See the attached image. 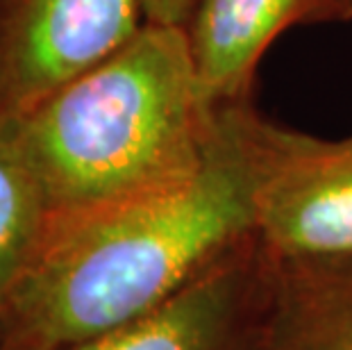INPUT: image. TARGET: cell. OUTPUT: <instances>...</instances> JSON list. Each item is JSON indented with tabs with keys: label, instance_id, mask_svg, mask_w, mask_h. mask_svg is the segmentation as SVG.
I'll use <instances>...</instances> for the list:
<instances>
[{
	"label": "cell",
	"instance_id": "7a4b0ae2",
	"mask_svg": "<svg viewBox=\"0 0 352 350\" xmlns=\"http://www.w3.org/2000/svg\"><path fill=\"white\" fill-rule=\"evenodd\" d=\"M216 116L182 25L146 21L116 53L14 123L50 212L64 214L196 173L214 146Z\"/></svg>",
	"mask_w": 352,
	"mask_h": 350
},
{
	"label": "cell",
	"instance_id": "30bf717a",
	"mask_svg": "<svg viewBox=\"0 0 352 350\" xmlns=\"http://www.w3.org/2000/svg\"><path fill=\"white\" fill-rule=\"evenodd\" d=\"M352 21V0H311L309 23Z\"/></svg>",
	"mask_w": 352,
	"mask_h": 350
},
{
	"label": "cell",
	"instance_id": "52a82bcc",
	"mask_svg": "<svg viewBox=\"0 0 352 350\" xmlns=\"http://www.w3.org/2000/svg\"><path fill=\"white\" fill-rule=\"evenodd\" d=\"M268 257L257 350H352V252Z\"/></svg>",
	"mask_w": 352,
	"mask_h": 350
},
{
	"label": "cell",
	"instance_id": "5b68a950",
	"mask_svg": "<svg viewBox=\"0 0 352 350\" xmlns=\"http://www.w3.org/2000/svg\"><path fill=\"white\" fill-rule=\"evenodd\" d=\"M268 264L252 234L151 314L52 350H257Z\"/></svg>",
	"mask_w": 352,
	"mask_h": 350
},
{
	"label": "cell",
	"instance_id": "9c48e42d",
	"mask_svg": "<svg viewBox=\"0 0 352 350\" xmlns=\"http://www.w3.org/2000/svg\"><path fill=\"white\" fill-rule=\"evenodd\" d=\"M191 3L193 0H144L146 21L182 25V21L191 10Z\"/></svg>",
	"mask_w": 352,
	"mask_h": 350
},
{
	"label": "cell",
	"instance_id": "277c9868",
	"mask_svg": "<svg viewBox=\"0 0 352 350\" xmlns=\"http://www.w3.org/2000/svg\"><path fill=\"white\" fill-rule=\"evenodd\" d=\"M144 23V0H0V118L28 114Z\"/></svg>",
	"mask_w": 352,
	"mask_h": 350
},
{
	"label": "cell",
	"instance_id": "3957f363",
	"mask_svg": "<svg viewBox=\"0 0 352 350\" xmlns=\"http://www.w3.org/2000/svg\"><path fill=\"white\" fill-rule=\"evenodd\" d=\"M245 171L252 230L273 257L352 252V135L327 139L271 121L250 98L219 107Z\"/></svg>",
	"mask_w": 352,
	"mask_h": 350
},
{
	"label": "cell",
	"instance_id": "6da1fadb",
	"mask_svg": "<svg viewBox=\"0 0 352 350\" xmlns=\"http://www.w3.org/2000/svg\"><path fill=\"white\" fill-rule=\"evenodd\" d=\"M254 234L245 171L216 116L205 164L184 180L52 214L0 303V350H52L151 314Z\"/></svg>",
	"mask_w": 352,
	"mask_h": 350
},
{
	"label": "cell",
	"instance_id": "ba28073f",
	"mask_svg": "<svg viewBox=\"0 0 352 350\" xmlns=\"http://www.w3.org/2000/svg\"><path fill=\"white\" fill-rule=\"evenodd\" d=\"M50 214L16 123L0 118V303L32 259Z\"/></svg>",
	"mask_w": 352,
	"mask_h": 350
},
{
	"label": "cell",
	"instance_id": "8992f818",
	"mask_svg": "<svg viewBox=\"0 0 352 350\" xmlns=\"http://www.w3.org/2000/svg\"><path fill=\"white\" fill-rule=\"evenodd\" d=\"M309 12L311 0H193L182 30L209 105L250 98L261 57L284 30L309 23Z\"/></svg>",
	"mask_w": 352,
	"mask_h": 350
}]
</instances>
